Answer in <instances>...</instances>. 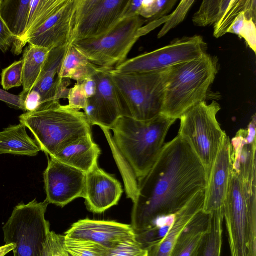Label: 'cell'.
<instances>
[{
    "mask_svg": "<svg viewBox=\"0 0 256 256\" xmlns=\"http://www.w3.org/2000/svg\"><path fill=\"white\" fill-rule=\"evenodd\" d=\"M108 256H147V250L142 248L135 238L108 249Z\"/></svg>",
    "mask_w": 256,
    "mask_h": 256,
    "instance_id": "d590c367",
    "label": "cell"
},
{
    "mask_svg": "<svg viewBox=\"0 0 256 256\" xmlns=\"http://www.w3.org/2000/svg\"><path fill=\"white\" fill-rule=\"evenodd\" d=\"M64 236L50 231L44 246L42 256H70L64 244Z\"/></svg>",
    "mask_w": 256,
    "mask_h": 256,
    "instance_id": "8d00e7d4",
    "label": "cell"
},
{
    "mask_svg": "<svg viewBox=\"0 0 256 256\" xmlns=\"http://www.w3.org/2000/svg\"><path fill=\"white\" fill-rule=\"evenodd\" d=\"M210 214L200 210L180 234L170 256H194L208 231Z\"/></svg>",
    "mask_w": 256,
    "mask_h": 256,
    "instance_id": "44dd1931",
    "label": "cell"
},
{
    "mask_svg": "<svg viewBox=\"0 0 256 256\" xmlns=\"http://www.w3.org/2000/svg\"><path fill=\"white\" fill-rule=\"evenodd\" d=\"M19 120L31 132L41 151L50 158L75 140L92 134L84 113L62 105L59 100L48 102L35 111L26 112Z\"/></svg>",
    "mask_w": 256,
    "mask_h": 256,
    "instance_id": "3957f363",
    "label": "cell"
},
{
    "mask_svg": "<svg viewBox=\"0 0 256 256\" xmlns=\"http://www.w3.org/2000/svg\"><path fill=\"white\" fill-rule=\"evenodd\" d=\"M256 115L248 128L240 129L230 141L231 170L248 190L256 188Z\"/></svg>",
    "mask_w": 256,
    "mask_h": 256,
    "instance_id": "5bb4252c",
    "label": "cell"
},
{
    "mask_svg": "<svg viewBox=\"0 0 256 256\" xmlns=\"http://www.w3.org/2000/svg\"><path fill=\"white\" fill-rule=\"evenodd\" d=\"M204 167L190 146L178 135L164 144L155 164L141 181L133 203L130 225L135 234L158 218L176 214L206 190Z\"/></svg>",
    "mask_w": 256,
    "mask_h": 256,
    "instance_id": "6da1fadb",
    "label": "cell"
},
{
    "mask_svg": "<svg viewBox=\"0 0 256 256\" xmlns=\"http://www.w3.org/2000/svg\"><path fill=\"white\" fill-rule=\"evenodd\" d=\"M80 83L88 98L92 97L96 90V84L94 78L92 77Z\"/></svg>",
    "mask_w": 256,
    "mask_h": 256,
    "instance_id": "ee69618b",
    "label": "cell"
},
{
    "mask_svg": "<svg viewBox=\"0 0 256 256\" xmlns=\"http://www.w3.org/2000/svg\"><path fill=\"white\" fill-rule=\"evenodd\" d=\"M220 109L215 100L210 104L202 102L190 108L180 118L178 136L190 146L202 163L207 182L222 139L226 134L216 118Z\"/></svg>",
    "mask_w": 256,
    "mask_h": 256,
    "instance_id": "52a82bcc",
    "label": "cell"
},
{
    "mask_svg": "<svg viewBox=\"0 0 256 256\" xmlns=\"http://www.w3.org/2000/svg\"><path fill=\"white\" fill-rule=\"evenodd\" d=\"M23 61H16L3 69L1 73V85L4 90L22 86Z\"/></svg>",
    "mask_w": 256,
    "mask_h": 256,
    "instance_id": "e575fe53",
    "label": "cell"
},
{
    "mask_svg": "<svg viewBox=\"0 0 256 256\" xmlns=\"http://www.w3.org/2000/svg\"><path fill=\"white\" fill-rule=\"evenodd\" d=\"M64 244L70 256H108V248L90 240L73 239L64 236Z\"/></svg>",
    "mask_w": 256,
    "mask_h": 256,
    "instance_id": "4dcf8cb0",
    "label": "cell"
},
{
    "mask_svg": "<svg viewBox=\"0 0 256 256\" xmlns=\"http://www.w3.org/2000/svg\"><path fill=\"white\" fill-rule=\"evenodd\" d=\"M67 1L68 0H31L25 31L20 38L13 42L12 52L14 55L20 54L26 45L28 38L64 6Z\"/></svg>",
    "mask_w": 256,
    "mask_h": 256,
    "instance_id": "7402d4cb",
    "label": "cell"
},
{
    "mask_svg": "<svg viewBox=\"0 0 256 256\" xmlns=\"http://www.w3.org/2000/svg\"><path fill=\"white\" fill-rule=\"evenodd\" d=\"M247 20H256V0H222L221 12L218 22L214 25V36L216 38L226 34L229 28L242 13Z\"/></svg>",
    "mask_w": 256,
    "mask_h": 256,
    "instance_id": "484cf974",
    "label": "cell"
},
{
    "mask_svg": "<svg viewBox=\"0 0 256 256\" xmlns=\"http://www.w3.org/2000/svg\"><path fill=\"white\" fill-rule=\"evenodd\" d=\"M146 22V19L138 14L128 15L104 35L70 44L90 63L114 69L126 60L140 37L163 24L161 20Z\"/></svg>",
    "mask_w": 256,
    "mask_h": 256,
    "instance_id": "5b68a950",
    "label": "cell"
},
{
    "mask_svg": "<svg viewBox=\"0 0 256 256\" xmlns=\"http://www.w3.org/2000/svg\"><path fill=\"white\" fill-rule=\"evenodd\" d=\"M50 51L30 44L24 49L22 58L23 90L20 94L24 101L36 84Z\"/></svg>",
    "mask_w": 256,
    "mask_h": 256,
    "instance_id": "d4e9b609",
    "label": "cell"
},
{
    "mask_svg": "<svg viewBox=\"0 0 256 256\" xmlns=\"http://www.w3.org/2000/svg\"><path fill=\"white\" fill-rule=\"evenodd\" d=\"M76 6V0H68L64 6L28 38L26 44L50 50L70 44Z\"/></svg>",
    "mask_w": 256,
    "mask_h": 256,
    "instance_id": "ac0fdd59",
    "label": "cell"
},
{
    "mask_svg": "<svg viewBox=\"0 0 256 256\" xmlns=\"http://www.w3.org/2000/svg\"><path fill=\"white\" fill-rule=\"evenodd\" d=\"M120 182L95 165L86 173L83 198L87 208L102 214L118 204L122 194Z\"/></svg>",
    "mask_w": 256,
    "mask_h": 256,
    "instance_id": "2e32d148",
    "label": "cell"
},
{
    "mask_svg": "<svg viewBox=\"0 0 256 256\" xmlns=\"http://www.w3.org/2000/svg\"><path fill=\"white\" fill-rule=\"evenodd\" d=\"M168 68L149 73L111 70L122 116L148 121L160 114Z\"/></svg>",
    "mask_w": 256,
    "mask_h": 256,
    "instance_id": "8992f818",
    "label": "cell"
},
{
    "mask_svg": "<svg viewBox=\"0 0 256 256\" xmlns=\"http://www.w3.org/2000/svg\"><path fill=\"white\" fill-rule=\"evenodd\" d=\"M230 140L224 137L208 180L202 210L212 214L223 212L231 170Z\"/></svg>",
    "mask_w": 256,
    "mask_h": 256,
    "instance_id": "e0dca14e",
    "label": "cell"
},
{
    "mask_svg": "<svg viewBox=\"0 0 256 256\" xmlns=\"http://www.w3.org/2000/svg\"><path fill=\"white\" fill-rule=\"evenodd\" d=\"M14 36L0 14V50L6 53L11 47Z\"/></svg>",
    "mask_w": 256,
    "mask_h": 256,
    "instance_id": "ab89813d",
    "label": "cell"
},
{
    "mask_svg": "<svg viewBox=\"0 0 256 256\" xmlns=\"http://www.w3.org/2000/svg\"><path fill=\"white\" fill-rule=\"evenodd\" d=\"M246 19L244 13L242 12L233 22L227 33H231L238 36Z\"/></svg>",
    "mask_w": 256,
    "mask_h": 256,
    "instance_id": "7bdbcfd3",
    "label": "cell"
},
{
    "mask_svg": "<svg viewBox=\"0 0 256 256\" xmlns=\"http://www.w3.org/2000/svg\"><path fill=\"white\" fill-rule=\"evenodd\" d=\"M176 0H143L138 15L146 22L157 21L167 16L174 6Z\"/></svg>",
    "mask_w": 256,
    "mask_h": 256,
    "instance_id": "1f68e13d",
    "label": "cell"
},
{
    "mask_svg": "<svg viewBox=\"0 0 256 256\" xmlns=\"http://www.w3.org/2000/svg\"><path fill=\"white\" fill-rule=\"evenodd\" d=\"M176 120L160 114L148 121L120 117L111 130H102L134 203L140 184L157 160L166 138Z\"/></svg>",
    "mask_w": 256,
    "mask_h": 256,
    "instance_id": "7a4b0ae2",
    "label": "cell"
},
{
    "mask_svg": "<svg viewBox=\"0 0 256 256\" xmlns=\"http://www.w3.org/2000/svg\"><path fill=\"white\" fill-rule=\"evenodd\" d=\"M40 151V146L28 136L26 127L22 123L0 132V154L34 156Z\"/></svg>",
    "mask_w": 256,
    "mask_h": 256,
    "instance_id": "603a6c76",
    "label": "cell"
},
{
    "mask_svg": "<svg viewBox=\"0 0 256 256\" xmlns=\"http://www.w3.org/2000/svg\"><path fill=\"white\" fill-rule=\"evenodd\" d=\"M98 66L90 63L72 44H69L61 64L58 77L72 79L77 83L92 78Z\"/></svg>",
    "mask_w": 256,
    "mask_h": 256,
    "instance_id": "4316f807",
    "label": "cell"
},
{
    "mask_svg": "<svg viewBox=\"0 0 256 256\" xmlns=\"http://www.w3.org/2000/svg\"><path fill=\"white\" fill-rule=\"evenodd\" d=\"M244 38L248 46L256 52V22L252 20L246 19L238 35Z\"/></svg>",
    "mask_w": 256,
    "mask_h": 256,
    "instance_id": "f35d334b",
    "label": "cell"
},
{
    "mask_svg": "<svg viewBox=\"0 0 256 256\" xmlns=\"http://www.w3.org/2000/svg\"><path fill=\"white\" fill-rule=\"evenodd\" d=\"M207 47L200 36H184L163 48L127 60L114 70L123 73L160 72L200 58L206 53Z\"/></svg>",
    "mask_w": 256,
    "mask_h": 256,
    "instance_id": "30bf717a",
    "label": "cell"
},
{
    "mask_svg": "<svg viewBox=\"0 0 256 256\" xmlns=\"http://www.w3.org/2000/svg\"><path fill=\"white\" fill-rule=\"evenodd\" d=\"M44 172L46 201L62 208L83 198L86 173L48 157Z\"/></svg>",
    "mask_w": 256,
    "mask_h": 256,
    "instance_id": "4fadbf2b",
    "label": "cell"
},
{
    "mask_svg": "<svg viewBox=\"0 0 256 256\" xmlns=\"http://www.w3.org/2000/svg\"><path fill=\"white\" fill-rule=\"evenodd\" d=\"M175 214L158 218L150 228L136 234V240L146 250L164 238L172 226Z\"/></svg>",
    "mask_w": 256,
    "mask_h": 256,
    "instance_id": "f546056e",
    "label": "cell"
},
{
    "mask_svg": "<svg viewBox=\"0 0 256 256\" xmlns=\"http://www.w3.org/2000/svg\"><path fill=\"white\" fill-rule=\"evenodd\" d=\"M42 105V98L36 91L32 90L24 100V110L32 112L38 110Z\"/></svg>",
    "mask_w": 256,
    "mask_h": 256,
    "instance_id": "b9f144b4",
    "label": "cell"
},
{
    "mask_svg": "<svg viewBox=\"0 0 256 256\" xmlns=\"http://www.w3.org/2000/svg\"><path fill=\"white\" fill-rule=\"evenodd\" d=\"M16 246L14 244H4L0 246V256H5L10 252L12 251Z\"/></svg>",
    "mask_w": 256,
    "mask_h": 256,
    "instance_id": "f6af8a7d",
    "label": "cell"
},
{
    "mask_svg": "<svg viewBox=\"0 0 256 256\" xmlns=\"http://www.w3.org/2000/svg\"><path fill=\"white\" fill-rule=\"evenodd\" d=\"M100 154V147L94 142L92 134H90L65 146L50 158L86 173L98 164Z\"/></svg>",
    "mask_w": 256,
    "mask_h": 256,
    "instance_id": "ffe728a7",
    "label": "cell"
},
{
    "mask_svg": "<svg viewBox=\"0 0 256 256\" xmlns=\"http://www.w3.org/2000/svg\"><path fill=\"white\" fill-rule=\"evenodd\" d=\"M218 72L217 60L207 53L169 68L160 114L177 120L193 106L206 102Z\"/></svg>",
    "mask_w": 256,
    "mask_h": 256,
    "instance_id": "277c9868",
    "label": "cell"
},
{
    "mask_svg": "<svg viewBox=\"0 0 256 256\" xmlns=\"http://www.w3.org/2000/svg\"><path fill=\"white\" fill-rule=\"evenodd\" d=\"M48 204L36 198L16 206L2 228L5 244H15L14 256H42L50 231L45 214Z\"/></svg>",
    "mask_w": 256,
    "mask_h": 256,
    "instance_id": "9c48e42d",
    "label": "cell"
},
{
    "mask_svg": "<svg viewBox=\"0 0 256 256\" xmlns=\"http://www.w3.org/2000/svg\"><path fill=\"white\" fill-rule=\"evenodd\" d=\"M194 2V0H181L175 10L168 16L164 26L158 34V38L164 36L170 30L182 22Z\"/></svg>",
    "mask_w": 256,
    "mask_h": 256,
    "instance_id": "836d02e7",
    "label": "cell"
},
{
    "mask_svg": "<svg viewBox=\"0 0 256 256\" xmlns=\"http://www.w3.org/2000/svg\"><path fill=\"white\" fill-rule=\"evenodd\" d=\"M64 236L90 240L108 249L136 238L130 224L111 220H80L74 223L65 232Z\"/></svg>",
    "mask_w": 256,
    "mask_h": 256,
    "instance_id": "9a60e30c",
    "label": "cell"
},
{
    "mask_svg": "<svg viewBox=\"0 0 256 256\" xmlns=\"http://www.w3.org/2000/svg\"><path fill=\"white\" fill-rule=\"evenodd\" d=\"M0 101L4 102L12 108L24 111V101L20 95H14L0 88Z\"/></svg>",
    "mask_w": 256,
    "mask_h": 256,
    "instance_id": "60d3db41",
    "label": "cell"
},
{
    "mask_svg": "<svg viewBox=\"0 0 256 256\" xmlns=\"http://www.w3.org/2000/svg\"><path fill=\"white\" fill-rule=\"evenodd\" d=\"M132 0H76L70 44L99 37L130 14Z\"/></svg>",
    "mask_w": 256,
    "mask_h": 256,
    "instance_id": "8fae6325",
    "label": "cell"
},
{
    "mask_svg": "<svg viewBox=\"0 0 256 256\" xmlns=\"http://www.w3.org/2000/svg\"><path fill=\"white\" fill-rule=\"evenodd\" d=\"M69 44L53 48L50 51L38 80L32 89L40 94L42 105L56 100L58 77L56 79L55 77L58 75Z\"/></svg>",
    "mask_w": 256,
    "mask_h": 256,
    "instance_id": "cb8c5ba5",
    "label": "cell"
},
{
    "mask_svg": "<svg viewBox=\"0 0 256 256\" xmlns=\"http://www.w3.org/2000/svg\"><path fill=\"white\" fill-rule=\"evenodd\" d=\"M112 68L98 66L92 76L96 84L94 94L88 98L84 108L90 124L102 130H110L122 116L115 86L110 75Z\"/></svg>",
    "mask_w": 256,
    "mask_h": 256,
    "instance_id": "7c38bea8",
    "label": "cell"
},
{
    "mask_svg": "<svg viewBox=\"0 0 256 256\" xmlns=\"http://www.w3.org/2000/svg\"><path fill=\"white\" fill-rule=\"evenodd\" d=\"M223 212L210 214V228L194 256H220L222 244Z\"/></svg>",
    "mask_w": 256,
    "mask_h": 256,
    "instance_id": "f1b7e54d",
    "label": "cell"
},
{
    "mask_svg": "<svg viewBox=\"0 0 256 256\" xmlns=\"http://www.w3.org/2000/svg\"><path fill=\"white\" fill-rule=\"evenodd\" d=\"M31 0H0V14L14 36L24 34L28 18Z\"/></svg>",
    "mask_w": 256,
    "mask_h": 256,
    "instance_id": "83f0119b",
    "label": "cell"
},
{
    "mask_svg": "<svg viewBox=\"0 0 256 256\" xmlns=\"http://www.w3.org/2000/svg\"><path fill=\"white\" fill-rule=\"evenodd\" d=\"M66 98L68 101V105L77 110H84L88 104V98L81 83H76L70 89Z\"/></svg>",
    "mask_w": 256,
    "mask_h": 256,
    "instance_id": "74e56055",
    "label": "cell"
},
{
    "mask_svg": "<svg viewBox=\"0 0 256 256\" xmlns=\"http://www.w3.org/2000/svg\"><path fill=\"white\" fill-rule=\"evenodd\" d=\"M222 0H204L192 18L194 24L205 27L214 25L218 20L221 12Z\"/></svg>",
    "mask_w": 256,
    "mask_h": 256,
    "instance_id": "d6a6232c",
    "label": "cell"
},
{
    "mask_svg": "<svg viewBox=\"0 0 256 256\" xmlns=\"http://www.w3.org/2000/svg\"><path fill=\"white\" fill-rule=\"evenodd\" d=\"M205 190H204L197 193L175 214L174 221L170 230L161 241L146 250L147 256H170L180 234L196 214L202 210Z\"/></svg>",
    "mask_w": 256,
    "mask_h": 256,
    "instance_id": "d6986e66",
    "label": "cell"
},
{
    "mask_svg": "<svg viewBox=\"0 0 256 256\" xmlns=\"http://www.w3.org/2000/svg\"><path fill=\"white\" fill-rule=\"evenodd\" d=\"M223 214L230 256H256V199L246 198L232 170Z\"/></svg>",
    "mask_w": 256,
    "mask_h": 256,
    "instance_id": "ba28073f",
    "label": "cell"
}]
</instances>
